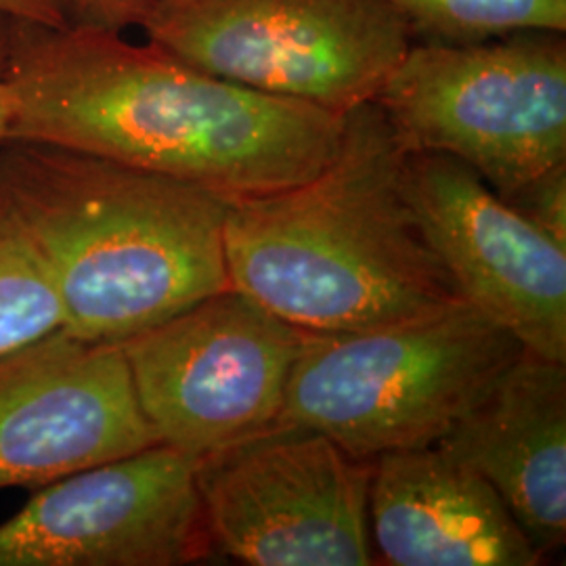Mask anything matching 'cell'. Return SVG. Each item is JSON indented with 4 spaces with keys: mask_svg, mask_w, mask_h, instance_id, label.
Returning <instances> with one entry per match:
<instances>
[{
    "mask_svg": "<svg viewBox=\"0 0 566 566\" xmlns=\"http://www.w3.org/2000/svg\"><path fill=\"white\" fill-rule=\"evenodd\" d=\"M139 28L206 74L343 116L413 44L386 0H156Z\"/></svg>",
    "mask_w": 566,
    "mask_h": 566,
    "instance_id": "8992f818",
    "label": "cell"
},
{
    "mask_svg": "<svg viewBox=\"0 0 566 566\" xmlns=\"http://www.w3.org/2000/svg\"><path fill=\"white\" fill-rule=\"evenodd\" d=\"M413 42L468 44L518 30L566 32V0H386Z\"/></svg>",
    "mask_w": 566,
    "mask_h": 566,
    "instance_id": "9a60e30c",
    "label": "cell"
},
{
    "mask_svg": "<svg viewBox=\"0 0 566 566\" xmlns=\"http://www.w3.org/2000/svg\"><path fill=\"white\" fill-rule=\"evenodd\" d=\"M118 343L65 329L0 353V491L158 446Z\"/></svg>",
    "mask_w": 566,
    "mask_h": 566,
    "instance_id": "8fae6325",
    "label": "cell"
},
{
    "mask_svg": "<svg viewBox=\"0 0 566 566\" xmlns=\"http://www.w3.org/2000/svg\"><path fill=\"white\" fill-rule=\"evenodd\" d=\"M403 156L376 102L350 109L319 172L229 202L231 287L319 334L401 324L462 303L405 198Z\"/></svg>",
    "mask_w": 566,
    "mask_h": 566,
    "instance_id": "7a4b0ae2",
    "label": "cell"
},
{
    "mask_svg": "<svg viewBox=\"0 0 566 566\" xmlns=\"http://www.w3.org/2000/svg\"><path fill=\"white\" fill-rule=\"evenodd\" d=\"M500 493L542 558L566 542V364L523 350L437 443Z\"/></svg>",
    "mask_w": 566,
    "mask_h": 566,
    "instance_id": "4fadbf2b",
    "label": "cell"
},
{
    "mask_svg": "<svg viewBox=\"0 0 566 566\" xmlns=\"http://www.w3.org/2000/svg\"><path fill=\"white\" fill-rule=\"evenodd\" d=\"M214 554L196 460L163 443L39 486L0 523V566H182Z\"/></svg>",
    "mask_w": 566,
    "mask_h": 566,
    "instance_id": "9c48e42d",
    "label": "cell"
},
{
    "mask_svg": "<svg viewBox=\"0 0 566 566\" xmlns=\"http://www.w3.org/2000/svg\"><path fill=\"white\" fill-rule=\"evenodd\" d=\"M304 334L229 287L120 346L156 439L198 462L277 426Z\"/></svg>",
    "mask_w": 566,
    "mask_h": 566,
    "instance_id": "52a82bcc",
    "label": "cell"
},
{
    "mask_svg": "<svg viewBox=\"0 0 566 566\" xmlns=\"http://www.w3.org/2000/svg\"><path fill=\"white\" fill-rule=\"evenodd\" d=\"M0 187L39 243L65 332L118 343L231 287L229 200L39 143L0 145Z\"/></svg>",
    "mask_w": 566,
    "mask_h": 566,
    "instance_id": "3957f363",
    "label": "cell"
},
{
    "mask_svg": "<svg viewBox=\"0 0 566 566\" xmlns=\"http://www.w3.org/2000/svg\"><path fill=\"white\" fill-rule=\"evenodd\" d=\"M367 514L382 565L544 563L491 483L437 443L388 451L371 462Z\"/></svg>",
    "mask_w": 566,
    "mask_h": 566,
    "instance_id": "7c38bea8",
    "label": "cell"
},
{
    "mask_svg": "<svg viewBox=\"0 0 566 566\" xmlns=\"http://www.w3.org/2000/svg\"><path fill=\"white\" fill-rule=\"evenodd\" d=\"M374 102L405 151L451 156L510 200L566 164V32L413 42Z\"/></svg>",
    "mask_w": 566,
    "mask_h": 566,
    "instance_id": "5b68a950",
    "label": "cell"
},
{
    "mask_svg": "<svg viewBox=\"0 0 566 566\" xmlns=\"http://www.w3.org/2000/svg\"><path fill=\"white\" fill-rule=\"evenodd\" d=\"M0 15L53 28L70 23L67 0H0Z\"/></svg>",
    "mask_w": 566,
    "mask_h": 566,
    "instance_id": "ac0fdd59",
    "label": "cell"
},
{
    "mask_svg": "<svg viewBox=\"0 0 566 566\" xmlns=\"http://www.w3.org/2000/svg\"><path fill=\"white\" fill-rule=\"evenodd\" d=\"M65 327V313L39 243L0 187V353Z\"/></svg>",
    "mask_w": 566,
    "mask_h": 566,
    "instance_id": "5bb4252c",
    "label": "cell"
},
{
    "mask_svg": "<svg viewBox=\"0 0 566 566\" xmlns=\"http://www.w3.org/2000/svg\"><path fill=\"white\" fill-rule=\"evenodd\" d=\"M523 350L464 301L364 332H306L277 424L317 430L367 462L434 446Z\"/></svg>",
    "mask_w": 566,
    "mask_h": 566,
    "instance_id": "277c9868",
    "label": "cell"
},
{
    "mask_svg": "<svg viewBox=\"0 0 566 566\" xmlns=\"http://www.w3.org/2000/svg\"><path fill=\"white\" fill-rule=\"evenodd\" d=\"M7 142L39 143L243 200L311 179L344 116L206 74L160 46L11 21Z\"/></svg>",
    "mask_w": 566,
    "mask_h": 566,
    "instance_id": "6da1fadb",
    "label": "cell"
},
{
    "mask_svg": "<svg viewBox=\"0 0 566 566\" xmlns=\"http://www.w3.org/2000/svg\"><path fill=\"white\" fill-rule=\"evenodd\" d=\"M401 182L462 301L566 364V245L446 154L405 151Z\"/></svg>",
    "mask_w": 566,
    "mask_h": 566,
    "instance_id": "30bf717a",
    "label": "cell"
},
{
    "mask_svg": "<svg viewBox=\"0 0 566 566\" xmlns=\"http://www.w3.org/2000/svg\"><path fill=\"white\" fill-rule=\"evenodd\" d=\"M371 462L322 432L273 426L196 462L212 544L250 566H369Z\"/></svg>",
    "mask_w": 566,
    "mask_h": 566,
    "instance_id": "ba28073f",
    "label": "cell"
},
{
    "mask_svg": "<svg viewBox=\"0 0 566 566\" xmlns=\"http://www.w3.org/2000/svg\"><path fill=\"white\" fill-rule=\"evenodd\" d=\"M156 0H67L70 23L124 34L139 28Z\"/></svg>",
    "mask_w": 566,
    "mask_h": 566,
    "instance_id": "e0dca14e",
    "label": "cell"
},
{
    "mask_svg": "<svg viewBox=\"0 0 566 566\" xmlns=\"http://www.w3.org/2000/svg\"><path fill=\"white\" fill-rule=\"evenodd\" d=\"M9 49H11V20L0 15V145L7 142L9 118H11Z\"/></svg>",
    "mask_w": 566,
    "mask_h": 566,
    "instance_id": "d6986e66",
    "label": "cell"
},
{
    "mask_svg": "<svg viewBox=\"0 0 566 566\" xmlns=\"http://www.w3.org/2000/svg\"><path fill=\"white\" fill-rule=\"evenodd\" d=\"M506 202L566 245V164L528 182Z\"/></svg>",
    "mask_w": 566,
    "mask_h": 566,
    "instance_id": "2e32d148",
    "label": "cell"
}]
</instances>
